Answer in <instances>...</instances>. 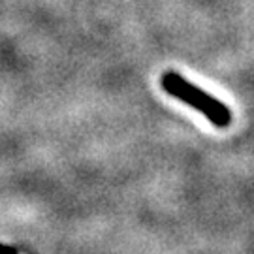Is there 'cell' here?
I'll use <instances>...</instances> for the list:
<instances>
[{
  "instance_id": "cell-1",
  "label": "cell",
  "mask_w": 254,
  "mask_h": 254,
  "mask_svg": "<svg viewBox=\"0 0 254 254\" xmlns=\"http://www.w3.org/2000/svg\"><path fill=\"white\" fill-rule=\"evenodd\" d=\"M162 89L168 94H172L173 98H177L183 104H187V106L194 108L196 111H200L201 115L217 128H228L232 125V121H234L232 111L222 102H218L209 92L201 91L200 87L192 85L189 79H185L177 72L164 73Z\"/></svg>"
},
{
  "instance_id": "cell-2",
  "label": "cell",
  "mask_w": 254,
  "mask_h": 254,
  "mask_svg": "<svg viewBox=\"0 0 254 254\" xmlns=\"http://www.w3.org/2000/svg\"><path fill=\"white\" fill-rule=\"evenodd\" d=\"M0 254H17L11 247H4V245H0Z\"/></svg>"
}]
</instances>
